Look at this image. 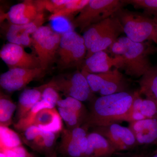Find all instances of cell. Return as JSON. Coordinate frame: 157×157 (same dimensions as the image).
<instances>
[{
	"instance_id": "10",
	"label": "cell",
	"mask_w": 157,
	"mask_h": 157,
	"mask_svg": "<svg viewBox=\"0 0 157 157\" xmlns=\"http://www.w3.org/2000/svg\"><path fill=\"white\" fill-rule=\"evenodd\" d=\"M0 57L10 68L34 69L41 68L38 56L28 53L21 45L8 43L2 47Z\"/></svg>"
},
{
	"instance_id": "29",
	"label": "cell",
	"mask_w": 157,
	"mask_h": 157,
	"mask_svg": "<svg viewBox=\"0 0 157 157\" xmlns=\"http://www.w3.org/2000/svg\"><path fill=\"white\" fill-rule=\"evenodd\" d=\"M57 109L63 121L66 124V128L68 130L82 126L87 118L78 113L67 108L58 107Z\"/></svg>"
},
{
	"instance_id": "31",
	"label": "cell",
	"mask_w": 157,
	"mask_h": 157,
	"mask_svg": "<svg viewBox=\"0 0 157 157\" xmlns=\"http://www.w3.org/2000/svg\"><path fill=\"white\" fill-rule=\"evenodd\" d=\"M126 5L143 10L145 14L157 18V0H123Z\"/></svg>"
},
{
	"instance_id": "28",
	"label": "cell",
	"mask_w": 157,
	"mask_h": 157,
	"mask_svg": "<svg viewBox=\"0 0 157 157\" xmlns=\"http://www.w3.org/2000/svg\"><path fill=\"white\" fill-rule=\"evenodd\" d=\"M89 1L90 0H70V2L61 9L51 14L49 19L52 20L59 17H70L76 13H79Z\"/></svg>"
},
{
	"instance_id": "33",
	"label": "cell",
	"mask_w": 157,
	"mask_h": 157,
	"mask_svg": "<svg viewBox=\"0 0 157 157\" xmlns=\"http://www.w3.org/2000/svg\"><path fill=\"white\" fill-rule=\"evenodd\" d=\"M70 2V0H42L37 1L42 11L46 10L54 13L62 9Z\"/></svg>"
},
{
	"instance_id": "12",
	"label": "cell",
	"mask_w": 157,
	"mask_h": 157,
	"mask_svg": "<svg viewBox=\"0 0 157 157\" xmlns=\"http://www.w3.org/2000/svg\"><path fill=\"white\" fill-rule=\"evenodd\" d=\"M44 13L39 14L34 21L25 25L12 24L6 34V38L9 43L23 46H29L32 44V38L30 35L35 33L45 21Z\"/></svg>"
},
{
	"instance_id": "2",
	"label": "cell",
	"mask_w": 157,
	"mask_h": 157,
	"mask_svg": "<svg viewBox=\"0 0 157 157\" xmlns=\"http://www.w3.org/2000/svg\"><path fill=\"white\" fill-rule=\"evenodd\" d=\"M151 42H135L126 36L120 37L108 49L114 56L122 57L121 68L127 75L140 78L152 67L149 56L156 52L157 48Z\"/></svg>"
},
{
	"instance_id": "15",
	"label": "cell",
	"mask_w": 157,
	"mask_h": 157,
	"mask_svg": "<svg viewBox=\"0 0 157 157\" xmlns=\"http://www.w3.org/2000/svg\"><path fill=\"white\" fill-rule=\"evenodd\" d=\"M128 128L134 134L138 146L157 144V118L129 123Z\"/></svg>"
},
{
	"instance_id": "27",
	"label": "cell",
	"mask_w": 157,
	"mask_h": 157,
	"mask_svg": "<svg viewBox=\"0 0 157 157\" xmlns=\"http://www.w3.org/2000/svg\"><path fill=\"white\" fill-rule=\"evenodd\" d=\"M20 135L9 127L0 126V151L22 145Z\"/></svg>"
},
{
	"instance_id": "14",
	"label": "cell",
	"mask_w": 157,
	"mask_h": 157,
	"mask_svg": "<svg viewBox=\"0 0 157 157\" xmlns=\"http://www.w3.org/2000/svg\"><path fill=\"white\" fill-rule=\"evenodd\" d=\"M43 12L37 1L26 0L12 6L7 16L12 24L25 25L33 22Z\"/></svg>"
},
{
	"instance_id": "22",
	"label": "cell",
	"mask_w": 157,
	"mask_h": 157,
	"mask_svg": "<svg viewBox=\"0 0 157 157\" xmlns=\"http://www.w3.org/2000/svg\"><path fill=\"white\" fill-rule=\"evenodd\" d=\"M138 94L154 101L157 104V66H152L138 81Z\"/></svg>"
},
{
	"instance_id": "19",
	"label": "cell",
	"mask_w": 157,
	"mask_h": 157,
	"mask_svg": "<svg viewBox=\"0 0 157 157\" xmlns=\"http://www.w3.org/2000/svg\"><path fill=\"white\" fill-rule=\"evenodd\" d=\"M115 17L112 24L92 45L87 52L86 59L98 52L105 51L117 40L122 34L124 33L122 26L117 17L115 16Z\"/></svg>"
},
{
	"instance_id": "3",
	"label": "cell",
	"mask_w": 157,
	"mask_h": 157,
	"mask_svg": "<svg viewBox=\"0 0 157 157\" xmlns=\"http://www.w3.org/2000/svg\"><path fill=\"white\" fill-rule=\"evenodd\" d=\"M114 15L130 40L137 42H153L157 44V18L144 13L131 11L124 8Z\"/></svg>"
},
{
	"instance_id": "9",
	"label": "cell",
	"mask_w": 157,
	"mask_h": 157,
	"mask_svg": "<svg viewBox=\"0 0 157 157\" xmlns=\"http://www.w3.org/2000/svg\"><path fill=\"white\" fill-rule=\"evenodd\" d=\"M45 70L42 68L34 69L10 68L0 76L1 87L8 92L22 90L31 82L43 76Z\"/></svg>"
},
{
	"instance_id": "37",
	"label": "cell",
	"mask_w": 157,
	"mask_h": 157,
	"mask_svg": "<svg viewBox=\"0 0 157 157\" xmlns=\"http://www.w3.org/2000/svg\"><path fill=\"white\" fill-rule=\"evenodd\" d=\"M150 157H157V144L156 148L152 152Z\"/></svg>"
},
{
	"instance_id": "4",
	"label": "cell",
	"mask_w": 157,
	"mask_h": 157,
	"mask_svg": "<svg viewBox=\"0 0 157 157\" xmlns=\"http://www.w3.org/2000/svg\"><path fill=\"white\" fill-rule=\"evenodd\" d=\"M123 0H90L86 6L72 21L73 26L83 32L88 27L113 16L124 8Z\"/></svg>"
},
{
	"instance_id": "5",
	"label": "cell",
	"mask_w": 157,
	"mask_h": 157,
	"mask_svg": "<svg viewBox=\"0 0 157 157\" xmlns=\"http://www.w3.org/2000/svg\"><path fill=\"white\" fill-rule=\"evenodd\" d=\"M61 36L50 27L43 25L32 35V44L43 70L47 69L57 53Z\"/></svg>"
},
{
	"instance_id": "30",
	"label": "cell",
	"mask_w": 157,
	"mask_h": 157,
	"mask_svg": "<svg viewBox=\"0 0 157 157\" xmlns=\"http://www.w3.org/2000/svg\"><path fill=\"white\" fill-rule=\"evenodd\" d=\"M56 106L73 110L86 117L88 115L89 110L82 102L71 97H67L65 99L61 98L58 101Z\"/></svg>"
},
{
	"instance_id": "8",
	"label": "cell",
	"mask_w": 157,
	"mask_h": 157,
	"mask_svg": "<svg viewBox=\"0 0 157 157\" xmlns=\"http://www.w3.org/2000/svg\"><path fill=\"white\" fill-rule=\"evenodd\" d=\"M93 128V132H97L107 138L117 153L132 151L139 147L134 134L128 127L113 123L104 126L94 127Z\"/></svg>"
},
{
	"instance_id": "17",
	"label": "cell",
	"mask_w": 157,
	"mask_h": 157,
	"mask_svg": "<svg viewBox=\"0 0 157 157\" xmlns=\"http://www.w3.org/2000/svg\"><path fill=\"white\" fill-rule=\"evenodd\" d=\"M59 152L64 157H85L88 145L86 137H72L63 130Z\"/></svg>"
},
{
	"instance_id": "11",
	"label": "cell",
	"mask_w": 157,
	"mask_h": 157,
	"mask_svg": "<svg viewBox=\"0 0 157 157\" xmlns=\"http://www.w3.org/2000/svg\"><path fill=\"white\" fill-rule=\"evenodd\" d=\"M58 135L43 131L33 125L21 132L20 136L23 142L35 151L45 156L56 151Z\"/></svg>"
},
{
	"instance_id": "24",
	"label": "cell",
	"mask_w": 157,
	"mask_h": 157,
	"mask_svg": "<svg viewBox=\"0 0 157 157\" xmlns=\"http://www.w3.org/2000/svg\"><path fill=\"white\" fill-rule=\"evenodd\" d=\"M83 42L84 40L82 36L75 31L70 30L61 34L57 52L59 60L65 57L78 44Z\"/></svg>"
},
{
	"instance_id": "13",
	"label": "cell",
	"mask_w": 157,
	"mask_h": 157,
	"mask_svg": "<svg viewBox=\"0 0 157 157\" xmlns=\"http://www.w3.org/2000/svg\"><path fill=\"white\" fill-rule=\"evenodd\" d=\"M123 59L120 56H109L105 51L98 52L86 59L82 71L90 73H106L113 67L121 68Z\"/></svg>"
},
{
	"instance_id": "38",
	"label": "cell",
	"mask_w": 157,
	"mask_h": 157,
	"mask_svg": "<svg viewBox=\"0 0 157 157\" xmlns=\"http://www.w3.org/2000/svg\"><path fill=\"white\" fill-rule=\"evenodd\" d=\"M0 157H6V154L3 151H0Z\"/></svg>"
},
{
	"instance_id": "18",
	"label": "cell",
	"mask_w": 157,
	"mask_h": 157,
	"mask_svg": "<svg viewBox=\"0 0 157 157\" xmlns=\"http://www.w3.org/2000/svg\"><path fill=\"white\" fill-rule=\"evenodd\" d=\"M63 121L56 107L45 108L38 113L34 125L43 131L59 135L64 129Z\"/></svg>"
},
{
	"instance_id": "32",
	"label": "cell",
	"mask_w": 157,
	"mask_h": 157,
	"mask_svg": "<svg viewBox=\"0 0 157 157\" xmlns=\"http://www.w3.org/2000/svg\"><path fill=\"white\" fill-rule=\"evenodd\" d=\"M60 98L57 90L52 86L49 83L44 84V88L42 92V100L48 102L52 108H55Z\"/></svg>"
},
{
	"instance_id": "34",
	"label": "cell",
	"mask_w": 157,
	"mask_h": 157,
	"mask_svg": "<svg viewBox=\"0 0 157 157\" xmlns=\"http://www.w3.org/2000/svg\"><path fill=\"white\" fill-rule=\"evenodd\" d=\"M0 151L4 152L6 157H35L34 155L29 152L22 145Z\"/></svg>"
},
{
	"instance_id": "35",
	"label": "cell",
	"mask_w": 157,
	"mask_h": 157,
	"mask_svg": "<svg viewBox=\"0 0 157 157\" xmlns=\"http://www.w3.org/2000/svg\"><path fill=\"white\" fill-rule=\"evenodd\" d=\"M152 152L145 148H137L132 151L119 154V157H150Z\"/></svg>"
},
{
	"instance_id": "20",
	"label": "cell",
	"mask_w": 157,
	"mask_h": 157,
	"mask_svg": "<svg viewBox=\"0 0 157 157\" xmlns=\"http://www.w3.org/2000/svg\"><path fill=\"white\" fill-rule=\"evenodd\" d=\"M87 140L85 157H112L117 153L107 138L97 132L88 133Z\"/></svg>"
},
{
	"instance_id": "23",
	"label": "cell",
	"mask_w": 157,
	"mask_h": 157,
	"mask_svg": "<svg viewBox=\"0 0 157 157\" xmlns=\"http://www.w3.org/2000/svg\"><path fill=\"white\" fill-rule=\"evenodd\" d=\"M115 17V16L113 15L107 19L94 24L83 32L82 37L87 48V52L90 50L92 45L112 24Z\"/></svg>"
},
{
	"instance_id": "6",
	"label": "cell",
	"mask_w": 157,
	"mask_h": 157,
	"mask_svg": "<svg viewBox=\"0 0 157 157\" xmlns=\"http://www.w3.org/2000/svg\"><path fill=\"white\" fill-rule=\"evenodd\" d=\"M48 83L67 96L81 102H92L96 98L86 78L81 72L77 71L68 76H59Z\"/></svg>"
},
{
	"instance_id": "1",
	"label": "cell",
	"mask_w": 157,
	"mask_h": 157,
	"mask_svg": "<svg viewBox=\"0 0 157 157\" xmlns=\"http://www.w3.org/2000/svg\"><path fill=\"white\" fill-rule=\"evenodd\" d=\"M128 91L100 96L90 103L88 115L83 125L88 128L124 121L135 99Z\"/></svg>"
},
{
	"instance_id": "16",
	"label": "cell",
	"mask_w": 157,
	"mask_h": 157,
	"mask_svg": "<svg viewBox=\"0 0 157 157\" xmlns=\"http://www.w3.org/2000/svg\"><path fill=\"white\" fill-rule=\"evenodd\" d=\"M132 107L124 121L131 122L157 118V104L148 98H143L137 91Z\"/></svg>"
},
{
	"instance_id": "36",
	"label": "cell",
	"mask_w": 157,
	"mask_h": 157,
	"mask_svg": "<svg viewBox=\"0 0 157 157\" xmlns=\"http://www.w3.org/2000/svg\"><path fill=\"white\" fill-rule=\"evenodd\" d=\"M45 157H57V153L56 151H55L50 154L45 155Z\"/></svg>"
},
{
	"instance_id": "21",
	"label": "cell",
	"mask_w": 157,
	"mask_h": 157,
	"mask_svg": "<svg viewBox=\"0 0 157 157\" xmlns=\"http://www.w3.org/2000/svg\"><path fill=\"white\" fill-rule=\"evenodd\" d=\"M44 85L24 90L20 95L17 105L15 123L23 117L38 102L42 100Z\"/></svg>"
},
{
	"instance_id": "26",
	"label": "cell",
	"mask_w": 157,
	"mask_h": 157,
	"mask_svg": "<svg viewBox=\"0 0 157 157\" xmlns=\"http://www.w3.org/2000/svg\"><path fill=\"white\" fill-rule=\"evenodd\" d=\"M17 109V105L9 96L1 92L0 126L9 127L12 123V117Z\"/></svg>"
},
{
	"instance_id": "7",
	"label": "cell",
	"mask_w": 157,
	"mask_h": 157,
	"mask_svg": "<svg viewBox=\"0 0 157 157\" xmlns=\"http://www.w3.org/2000/svg\"><path fill=\"white\" fill-rule=\"evenodd\" d=\"M94 93L101 96L127 91L126 82L119 69L115 68L106 73H90L82 71Z\"/></svg>"
},
{
	"instance_id": "25",
	"label": "cell",
	"mask_w": 157,
	"mask_h": 157,
	"mask_svg": "<svg viewBox=\"0 0 157 157\" xmlns=\"http://www.w3.org/2000/svg\"><path fill=\"white\" fill-rule=\"evenodd\" d=\"M45 108H53L50 104L43 100L37 103L23 117L14 123V128L22 132L31 126L33 125L36 117L39 111Z\"/></svg>"
}]
</instances>
